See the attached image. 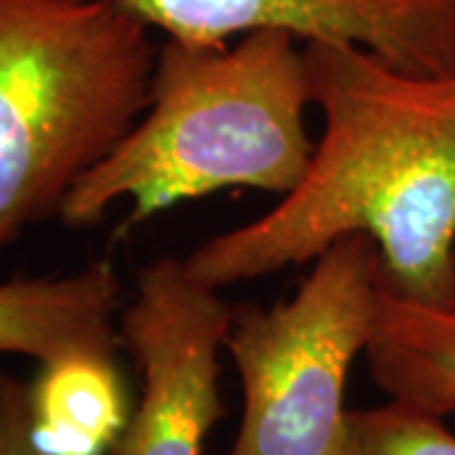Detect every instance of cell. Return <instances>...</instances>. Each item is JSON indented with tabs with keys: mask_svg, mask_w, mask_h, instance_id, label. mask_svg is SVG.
Returning <instances> with one entry per match:
<instances>
[{
	"mask_svg": "<svg viewBox=\"0 0 455 455\" xmlns=\"http://www.w3.org/2000/svg\"><path fill=\"white\" fill-rule=\"evenodd\" d=\"M322 137L301 182L256 220L185 256L188 274L228 289L370 238L382 283L407 299H455V76H423L357 44H304Z\"/></svg>",
	"mask_w": 455,
	"mask_h": 455,
	"instance_id": "1",
	"label": "cell"
},
{
	"mask_svg": "<svg viewBox=\"0 0 455 455\" xmlns=\"http://www.w3.org/2000/svg\"><path fill=\"white\" fill-rule=\"evenodd\" d=\"M304 41L253 31L218 46L164 41L145 114L66 197L59 220L92 228L127 203L122 233L233 188L289 196L316 140Z\"/></svg>",
	"mask_w": 455,
	"mask_h": 455,
	"instance_id": "2",
	"label": "cell"
},
{
	"mask_svg": "<svg viewBox=\"0 0 455 455\" xmlns=\"http://www.w3.org/2000/svg\"><path fill=\"white\" fill-rule=\"evenodd\" d=\"M157 49L116 0H0V251L137 124Z\"/></svg>",
	"mask_w": 455,
	"mask_h": 455,
	"instance_id": "3",
	"label": "cell"
},
{
	"mask_svg": "<svg viewBox=\"0 0 455 455\" xmlns=\"http://www.w3.org/2000/svg\"><path fill=\"white\" fill-rule=\"evenodd\" d=\"M382 260L349 235L314 260L289 301L233 311L226 352L243 415L228 455H341L352 364L372 339Z\"/></svg>",
	"mask_w": 455,
	"mask_h": 455,
	"instance_id": "4",
	"label": "cell"
},
{
	"mask_svg": "<svg viewBox=\"0 0 455 455\" xmlns=\"http://www.w3.org/2000/svg\"><path fill=\"white\" fill-rule=\"evenodd\" d=\"M233 309L220 291L164 256L137 271L119 311V344L142 379L140 400L109 455H203L223 418L220 352Z\"/></svg>",
	"mask_w": 455,
	"mask_h": 455,
	"instance_id": "5",
	"label": "cell"
},
{
	"mask_svg": "<svg viewBox=\"0 0 455 455\" xmlns=\"http://www.w3.org/2000/svg\"><path fill=\"white\" fill-rule=\"evenodd\" d=\"M170 41L218 46L253 31L357 44L423 76H455V0H116Z\"/></svg>",
	"mask_w": 455,
	"mask_h": 455,
	"instance_id": "6",
	"label": "cell"
},
{
	"mask_svg": "<svg viewBox=\"0 0 455 455\" xmlns=\"http://www.w3.org/2000/svg\"><path fill=\"white\" fill-rule=\"evenodd\" d=\"M124 301L109 260L64 276L0 281V355L44 364L74 352H116Z\"/></svg>",
	"mask_w": 455,
	"mask_h": 455,
	"instance_id": "7",
	"label": "cell"
},
{
	"mask_svg": "<svg viewBox=\"0 0 455 455\" xmlns=\"http://www.w3.org/2000/svg\"><path fill=\"white\" fill-rule=\"evenodd\" d=\"M28 403L33 438L49 455H109L132 412L116 352H74L38 364Z\"/></svg>",
	"mask_w": 455,
	"mask_h": 455,
	"instance_id": "8",
	"label": "cell"
},
{
	"mask_svg": "<svg viewBox=\"0 0 455 455\" xmlns=\"http://www.w3.org/2000/svg\"><path fill=\"white\" fill-rule=\"evenodd\" d=\"M367 364L374 382L405 405L455 412V309L379 286Z\"/></svg>",
	"mask_w": 455,
	"mask_h": 455,
	"instance_id": "9",
	"label": "cell"
},
{
	"mask_svg": "<svg viewBox=\"0 0 455 455\" xmlns=\"http://www.w3.org/2000/svg\"><path fill=\"white\" fill-rule=\"evenodd\" d=\"M341 455H455V433L440 415L390 400L370 410H349Z\"/></svg>",
	"mask_w": 455,
	"mask_h": 455,
	"instance_id": "10",
	"label": "cell"
},
{
	"mask_svg": "<svg viewBox=\"0 0 455 455\" xmlns=\"http://www.w3.org/2000/svg\"><path fill=\"white\" fill-rule=\"evenodd\" d=\"M0 455H49L33 438L28 382L0 372Z\"/></svg>",
	"mask_w": 455,
	"mask_h": 455,
	"instance_id": "11",
	"label": "cell"
},
{
	"mask_svg": "<svg viewBox=\"0 0 455 455\" xmlns=\"http://www.w3.org/2000/svg\"><path fill=\"white\" fill-rule=\"evenodd\" d=\"M453 309H455V299H453Z\"/></svg>",
	"mask_w": 455,
	"mask_h": 455,
	"instance_id": "12",
	"label": "cell"
}]
</instances>
